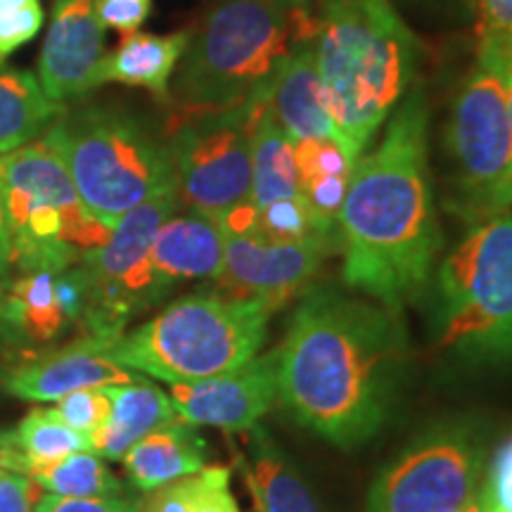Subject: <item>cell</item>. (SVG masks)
<instances>
[{
    "label": "cell",
    "mask_w": 512,
    "mask_h": 512,
    "mask_svg": "<svg viewBox=\"0 0 512 512\" xmlns=\"http://www.w3.org/2000/svg\"><path fill=\"white\" fill-rule=\"evenodd\" d=\"M399 311L313 290L292 313L278 356V399L299 425L354 448L382 430L406 366Z\"/></svg>",
    "instance_id": "1"
},
{
    "label": "cell",
    "mask_w": 512,
    "mask_h": 512,
    "mask_svg": "<svg viewBox=\"0 0 512 512\" xmlns=\"http://www.w3.org/2000/svg\"><path fill=\"white\" fill-rule=\"evenodd\" d=\"M427 128L430 112L418 86L396 105L382 143L358 157L339 214L344 285L392 311L418 297L441 249Z\"/></svg>",
    "instance_id": "2"
},
{
    "label": "cell",
    "mask_w": 512,
    "mask_h": 512,
    "mask_svg": "<svg viewBox=\"0 0 512 512\" xmlns=\"http://www.w3.org/2000/svg\"><path fill=\"white\" fill-rule=\"evenodd\" d=\"M320 86L337 143L351 162L403 100L418 41L389 0H316Z\"/></svg>",
    "instance_id": "3"
},
{
    "label": "cell",
    "mask_w": 512,
    "mask_h": 512,
    "mask_svg": "<svg viewBox=\"0 0 512 512\" xmlns=\"http://www.w3.org/2000/svg\"><path fill=\"white\" fill-rule=\"evenodd\" d=\"M316 36L313 8L216 0L178 62L176 100L185 110H219L271 93L292 50Z\"/></svg>",
    "instance_id": "4"
},
{
    "label": "cell",
    "mask_w": 512,
    "mask_h": 512,
    "mask_svg": "<svg viewBox=\"0 0 512 512\" xmlns=\"http://www.w3.org/2000/svg\"><path fill=\"white\" fill-rule=\"evenodd\" d=\"M271 313L259 299L226 292L188 294L121 335L112 358L169 384L209 380L259 354Z\"/></svg>",
    "instance_id": "5"
},
{
    "label": "cell",
    "mask_w": 512,
    "mask_h": 512,
    "mask_svg": "<svg viewBox=\"0 0 512 512\" xmlns=\"http://www.w3.org/2000/svg\"><path fill=\"white\" fill-rule=\"evenodd\" d=\"M88 214L114 228L140 204L176 190L169 145L138 114L93 105L48 128Z\"/></svg>",
    "instance_id": "6"
},
{
    "label": "cell",
    "mask_w": 512,
    "mask_h": 512,
    "mask_svg": "<svg viewBox=\"0 0 512 512\" xmlns=\"http://www.w3.org/2000/svg\"><path fill=\"white\" fill-rule=\"evenodd\" d=\"M441 349L472 363L512 361V211L470 228L437 273Z\"/></svg>",
    "instance_id": "7"
},
{
    "label": "cell",
    "mask_w": 512,
    "mask_h": 512,
    "mask_svg": "<svg viewBox=\"0 0 512 512\" xmlns=\"http://www.w3.org/2000/svg\"><path fill=\"white\" fill-rule=\"evenodd\" d=\"M453 214L475 228L512 207L508 79L477 62L456 95L448 124Z\"/></svg>",
    "instance_id": "8"
},
{
    "label": "cell",
    "mask_w": 512,
    "mask_h": 512,
    "mask_svg": "<svg viewBox=\"0 0 512 512\" xmlns=\"http://www.w3.org/2000/svg\"><path fill=\"white\" fill-rule=\"evenodd\" d=\"M271 93L219 110H188L169 131L178 200L219 221L252 204V133Z\"/></svg>",
    "instance_id": "9"
},
{
    "label": "cell",
    "mask_w": 512,
    "mask_h": 512,
    "mask_svg": "<svg viewBox=\"0 0 512 512\" xmlns=\"http://www.w3.org/2000/svg\"><path fill=\"white\" fill-rule=\"evenodd\" d=\"M178 202V190H171L131 209L114 223L105 245L81 256L88 285L81 316L86 337L117 342L133 313L159 302L171 290L152 268L150 249Z\"/></svg>",
    "instance_id": "10"
},
{
    "label": "cell",
    "mask_w": 512,
    "mask_h": 512,
    "mask_svg": "<svg viewBox=\"0 0 512 512\" xmlns=\"http://www.w3.org/2000/svg\"><path fill=\"white\" fill-rule=\"evenodd\" d=\"M482 470V437L460 422L441 425L380 472L366 512H456L477 498Z\"/></svg>",
    "instance_id": "11"
},
{
    "label": "cell",
    "mask_w": 512,
    "mask_h": 512,
    "mask_svg": "<svg viewBox=\"0 0 512 512\" xmlns=\"http://www.w3.org/2000/svg\"><path fill=\"white\" fill-rule=\"evenodd\" d=\"M221 292L259 299L268 309H280L294 294L306 290L335 242L311 238L302 242H275L249 228L223 235Z\"/></svg>",
    "instance_id": "12"
},
{
    "label": "cell",
    "mask_w": 512,
    "mask_h": 512,
    "mask_svg": "<svg viewBox=\"0 0 512 512\" xmlns=\"http://www.w3.org/2000/svg\"><path fill=\"white\" fill-rule=\"evenodd\" d=\"M169 399L188 425L247 432L278 399V356L271 351L209 380L171 384Z\"/></svg>",
    "instance_id": "13"
},
{
    "label": "cell",
    "mask_w": 512,
    "mask_h": 512,
    "mask_svg": "<svg viewBox=\"0 0 512 512\" xmlns=\"http://www.w3.org/2000/svg\"><path fill=\"white\" fill-rule=\"evenodd\" d=\"M105 27L95 0H57L38 60V83L55 105L79 100L100 86Z\"/></svg>",
    "instance_id": "14"
},
{
    "label": "cell",
    "mask_w": 512,
    "mask_h": 512,
    "mask_svg": "<svg viewBox=\"0 0 512 512\" xmlns=\"http://www.w3.org/2000/svg\"><path fill=\"white\" fill-rule=\"evenodd\" d=\"M112 347V339L83 337L72 347L15 370L8 392L24 401H60L79 389L133 384L138 377L114 361Z\"/></svg>",
    "instance_id": "15"
},
{
    "label": "cell",
    "mask_w": 512,
    "mask_h": 512,
    "mask_svg": "<svg viewBox=\"0 0 512 512\" xmlns=\"http://www.w3.org/2000/svg\"><path fill=\"white\" fill-rule=\"evenodd\" d=\"M275 121L294 143L302 140H337L320 86L316 41L299 43L275 76L268 98Z\"/></svg>",
    "instance_id": "16"
},
{
    "label": "cell",
    "mask_w": 512,
    "mask_h": 512,
    "mask_svg": "<svg viewBox=\"0 0 512 512\" xmlns=\"http://www.w3.org/2000/svg\"><path fill=\"white\" fill-rule=\"evenodd\" d=\"M226 238L219 223L204 214L171 216L159 228L150 264L166 287L178 280H216L223 271Z\"/></svg>",
    "instance_id": "17"
},
{
    "label": "cell",
    "mask_w": 512,
    "mask_h": 512,
    "mask_svg": "<svg viewBox=\"0 0 512 512\" xmlns=\"http://www.w3.org/2000/svg\"><path fill=\"white\" fill-rule=\"evenodd\" d=\"M110 396V420L91 434L93 453L107 460H124L128 448L138 444L147 434L174 425L176 408L169 394L157 389L155 384L133 382L102 387Z\"/></svg>",
    "instance_id": "18"
},
{
    "label": "cell",
    "mask_w": 512,
    "mask_h": 512,
    "mask_svg": "<svg viewBox=\"0 0 512 512\" xmlns=\"http://www.w3.org/2000/svg\"><path fill=\"white\" fill-rule=\"evenodd\" d=\"M190 43L188 31L178 34H128L117 50L102 57L98 81L147 88L159 100H171L169 83Z\"/></svg>",
    "instance_id": "19"
},
{
    "label": "cell",
    "mask_w": 512,
    "mask_h": 512,
    "mask_svg": "<svg viewBox=\"0 0 512 512\" xmlns=\"http://www.w3.org/2000/svg\"><path fill=\"white\" fill-rule=\"evenodd\" d=\"M207 458V444L188 422H174L147 434L128 448L124 465L133 486L140 491H155L159 486L197 475Z\"/></svg>",
    "instance_id": "20"
},
{
    "label": "cell",
    "mask_w": 512,
    "mask_h": 512,
    "mask_svg": "<svg viewBox=\"0 0 512 512\" xmlns=\"http://www.w3.org/2000/svg\"><path fill=\"white\" fill-rule=\"evenodd\" d=\"M247 482L259 512H320L316 496L264 427L247 430Z\"/></svg>",
    "instance_id": "21"
},
{
    "label": "cell",
    "mask_w": 512,
    "mask_h": 512,
    "mask_svg": "<svg viewBox=\"0 0 512 512\" xmlns=\"http://www.w3.org/2000/svg\"><path fill=\"white\" fill-rule=\"evenodd\" d=\"M302 195L294 140L275 121L268 102L259 112L252 133V204H268Z\"/></svg>",
    "instance_id": "22"
},
{
    "label": "cell",
    "mask_w": 512,
    "mask_h": 512,
    "mask_svg": "<svg viewBox=\"0 0 512 512\" xmlns=\"http://www.w3.org/2000/svg\"><path fill=\"white\" fill-rule=\"evenodd\" d=\"M60 117L34 74L0 67V155L34 143Z\"/></svg>",
    "instance_id": "23"
},
{
    "label": "cell",
    "mask_w": 512,
    "mask_h": 512,
    "mask_svg": "<svg viewBox=\"0 0 512 512\" xmlns=\"http://www.w3.org/2000/svg\"><path fill=\"white\" fill-rule=\"evenodd\" d=\"M5 316L19 339L48 342L69 323L55 299L53 273H27L5 294Z\"/></svg>",
    "instance_id": "24"
},
{
    "label": "cell",
    "mask_w": 512,
    "mask_h": 512,
    "mask_svg": "<svg viewBox=\"0 0 512 512\" xmlns=\"http://www.w3.org/2000/svg\"><path fill=\"white\" fill-rule=\"evenodd\" d=\"M5 434L27 460L29 477H34L38 470L57 463V460L72 456V453L93 451L91 437L64 425L53 408L50 411H43V408L41 411H31L15 430Z\"/></svg>",
    "instance_id": "25"
},
{
    "label": "cell",
    "mask_w": 512,
    "mask_h": 512,
    "mask_svg": "<svg viewBox=\"0 0 512 512\" xmlns=\"http://www.w3.org/2000/svg\"><path fill=\"white\" fill-rule=\"evenodd\" d=\"M31 479L62 498H110L121 491L119 479L91 451L72 453L38 470Z\"/></svg>",
    "instance_id": "26"
},
{
    "label": "cell",
    "mask_w": 512,
    "mask_h": 512,
    "mask_svg": "<svg viewBox=\"0 0 512 512\" xmlns=\"http://www.w3.org/2000/svg\"><path fill=\"white\" fill-rule=\"evenodd\" d=\"M479 48L477 62L512 76V0H477Z\"/></svg>",
    "instance_id": "27"
},
{
    "label": "cell",
    "mask_w": 512,
    "mask_h": 512,
    "mask_svg": "<svg viewBox=\"0 0 512 512\" xmlns=\"http://www.w3.org/2000/svg\"><path fill=\"white\" fill-rule=\"evenodd\" d=\"M256 230L275 242H302L311 238L335 242L318 230L304 195L287 197V200H278L264 209H256Z\"/></svg>",
    "instance_id": "28"
},
{
    "label": "cell",
    "mask_w": 512,
    "mask_h": 512,
    "mask_svg": "<svg viewBox=\"0 0 512 512\" xmlns=\"http://www.w3.org/2000/svg\"><path fill=\"white\" fill-rule=\"evenodd\" d=\"M57 418L72 430L91 437L95 430H100L110 420L112 403L105 389H79V392L64 396L53 408Z\"/></svg>",
    "instance_id": "29"
},
{
    "label": "cell",
    "mask_w": 512,
    "mask_h": 512,
    "mask_svg": "<svg viewBox=\"0 0 512 512\" xmlns=\"http://www.w3.org/2000/svg\"><path fill=\"white\" fill-rule=\"evenodd\" d=\"M297 150V166H299V185L306 178L313 176H344L349 178L354 171V162H351L347 152L339 147L337 140H302L294 143Z\"/></svg>",
    "instance_id": "30"
},
{
    "label": "cell",
    "mask_w": 512,
    "mask_h": 512,
    "mask_svg": "<svg viewBox=\"0 0 512 512\" xmlns=\"http://www.w3.org/2000/svg\"><path fill=\"white\" fill-rule=\"evenodd\" d=\"M479 503L484 512H512V437L505 439L491 458Z\"/></svg>",
    "instance_id": "31"
},
{
    "label": "cell",
    "mask_w": 512,
    "mask_h": 512,
    "mask_svg": "<svg viewBox=\"0 0 512 512\" xmlns=\"http://www.w3.org/2000/svg\"><path fill=\"white\" fill-rule=\"evenodd\" d=\"M41 27L43 10L38 0L15 12H8V15H0V62L10 53H15L19 46H24V43L38 36Z\"/></svg>",
    "instance_id": "32"
},
{
    "label": "cell",
    "mask_w": 512,
    "mask_h": 512,
    "mask_svg": "<svg viewBox=\"0 0 512 512\" xmlns=\"http://www.w3.org/2000/svg\"><path fill=\"white\" fill-rule=\"evenodd\" d=\"M202 472V470H200ZM188 475L176 482L159 486L138 505V512H192L197 494H200L202 475Z\"/></svg>",
    "instance_id": "33"
},
{
    "label": "cell",
    "mask_w": 512,
    "mask_h": 512,
    "mask_svg": "<svg viewBox=\"0 0 512 512\" xmlns=\"http://www.w3.org/2000/svg\"><path fill=\"white\" fill-rule=\"evenodd\" d=\"M152 0H95V12L105 29H117L121 34H136L150 15Z\"/></svg>",
    "instance_id": "34"
},
{
    "label": "cell",
    "mask_w": 512,
    "mask_h": 512,
    "mask_svg": "<svg viewBox=\"0 0 512 512\" xmlns=\"http://www.w3.org/2000/svg\"><path fill=\"white\" fill-rule=\"evenodd\" d=\"M202 486L192 512H240L233 494H230L228 467L211 465L202 467Z\"/></svg>",
    "instance_id": "35"
},
{
    "label": "cell",
    "mask_w": 512,
    "mask_h": 512,
    "mask_svg": "<svg viewBox=\"0 0 512 512\" xmlns=\"http://www.w3.org/2000/svg\"><path fill=\"white\" fill-rule=\"evenodd\" d=\"M34 512H138L136 505L124 501V498H62V496H43L36 503Z\"/></svg>",
    "instance_id": "36"
},
{
    "label": "cell",
    "mask_w": 512,
    "mask_h": 512,
    "mask_svg": "<svg viewBox=\"0 0 512 512\" xmlns=\"http://www.w3.org/2000/svg\"><path fill=\"white\" fill-rule=\"evenodd\" d=\"M34 486L29 475L0 472V512H31Z\"/></svg>",
    "instance_id": "37"
},
{
    "label": "cell",
    "mask_w": 512,
    "mask_h": 512,
    "mask_svg": "<svg viewBox=\"0 0 512 512\" xmlns=\"http://www.w3.org/2000/svg\"><path fill=\"white\" fill-rule=\"evenodd\" d=\"M12 268V233L8 223V211H5V197L0 188V280L10 275Z\"/></svg>",
    "instance_id": "38"
},
{
    "label": "cell",
    "mask_w": 512,
    "mask_h": 512,
    "mask_svg": "<svg viewBox=\"0 0 512 512\" xmlns=\"http://www.w3.org/2000/svg\"><path fill=\"white\" fill-rule=\"evenodd\" d=\"M12 342H22L17 337V332L12 330L8 316H5V292L0 287V344H12Z\"/></svg>",
    "instance_id": "39"
},
{
    "label": "cell",
    "mask_w": 512,
    "mask_h": 512,
    "mask_svg": "<svg viewBox=\"0 0 512 512\" xmlns=\"http://www.w3.org/2000/svg\"><path fill=\"white\" fill-rule=\"evenodd\" d=\"M29 3H34V0H0V15H8V12H15Z\"/></svg>",
    "instance_id": "40"
},
{
    "label": "cell",
    "mask_w": 512,
    "mask_h": 512,
    "mask_svg": "<svg viewBox=\"0 0 512 512\" xmlns=\"http://www.w3.org/2000/svg\"><path fill=\"white\" fill-rule=\"evenodd\" d=\"M278 3L290 5V8H313V0H278Z\"/></svg>",
    "instance_id": "41"
},
{
    "label": "cell",
    "mask_w": 512,
    "mask_h": 512,
    "mask_svg": "<svg viewBox=\"0 0 512 512\" xmlns=\"http://www.w3.org/2000/svg\"><path fill=\"white\" fill-rule=\"evenodd\" d=\"M456 512H479V494H477V498H472L470 503L463 505V508L456 510Z\"/></svg>",
    "instance_id": "42"
},
{
    "label": "cell",
    "mask_w": 512,
    "mask_h": 512,
    "mask_svg": "<svg viewBox=\"0 0 512 512\" xmlns=\"http://www.w3.org/2000/svg\"><path fill=\"white\" fill-rule=\"evenodd\" d=\"M508 112H510V126H512V76L508 79Z\"/></svg>",
    "instance_id": "43"
},
{
    "label": "cell",
    "mask_w": 512,
    "mask_h": 512,
    "mask_svg": "<svg viewBox=\"0 0 512 512\" xmlns=\"http://www.w3.org/2000/svg\"><path fill=\"white\" fill-rule=\"evenodd\" d=\"M479 512H484V510H482V503H479Z\"/></svg>",
    "instance_id": "44"
}]
</instances>
